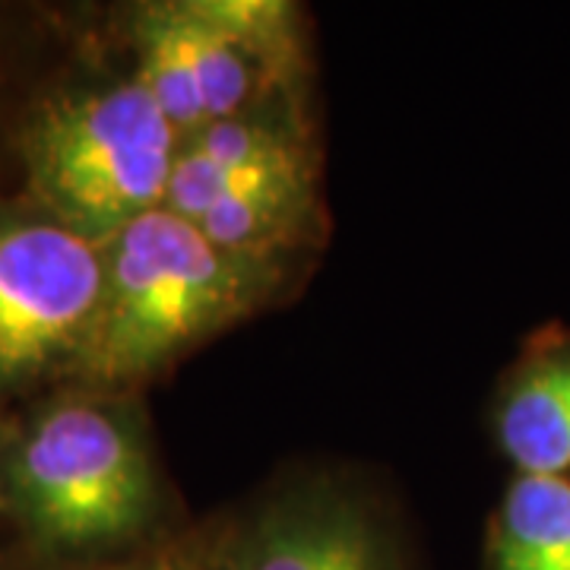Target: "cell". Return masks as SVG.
Returning <instances> with one entry per match:
<instances>
[{
	"label": "cell",
	"mask_w": 570,
	"mask_h": 570,
	"mask_svg": "<svg viewBox=\"0 0 570 570\" xmlns=\"http://www.w3.org/2000/svg\"><path fill=\"white\" fill-rule=\"evenodd\" d=\"M102 254V305L73 377L108 393L250 317L283 279V261L232 254L165 206L124 225Z\"/></svg>",
	"instance_id": "obj_1"
},
{
	"label": "cell",
	"mask_w": 570,
	"mask_h": 570,
	"mask_svg": "<svg viewBox=\"0 0 570 570\" xmlns=\"http://www.w3.org/2000/svg\"><path fill=\"white\" fill-rule=\"evenodd\" d=\"M0 501L51 554L96 558L137 542L159 513L137 409L92 387L48 400L0 441Z\"/></svg>",
	"instance_id": "obj_2"
},
{
	"label": "cell",
	"mask_w": 570,
	"mask_h": 570,
	"mask_svg": "<svg viewBox=\"0 0 570 570\" xmlns=\"http://www.w3.org/2000/svg\"><path fill=\"white\" fill-rule=\"evenodd\" d=\"M181 134L130 73L48 96L20 137L26 200L105 245L163 206Z\"/></svg>",
	"instance_id": "obj_3"
},
{
	"label": "cell",
	"mask_w": 570,
	"mask_h": 570,
	"mask_svg": "<svg viewBox=\"0 0 570 570\" xmlns=\"http://www.w3.org/2000/svg\"><path fill=\"white\" fill-rule=\"evenodd\" d=\"M102 245L29 200H0V400L80 365L99 317Z\"/></svg>",
	"instance_id": "obj_4"
},
{
	"label": "cell",
	"mask_w": 570,
	"mask_h": 570,
	"mask_svg": "<svg viewBox=\"0 0 570 570\" xmlns=\"http://www.w3.org/2000/svg\"><path fill=\"white\" fill-rule=\"evenodd\" d=\"M223 570H403L396 546L362 498L302 485L269 498L223 532Z\"/></svg>",
	"instance_id": "obj_5"
},
{
	"label": "cell",
	"mask_w": 570,
	"mask_h": 570,
	"mask_svg": "<svg viewBox=\"0 0 570 570\" xmlns=\"http://www.w3.org/2000/svg\"><path fill=\"white\" fill-rule=\"evenodd\" d=\"M498 448L517 475L570 472V333L535 336L494 403Z\"/></svg>",
	"instance_id": "obj_6"
},
{
	"label": "cell",
	"mask_w": 570,
	"mask_h": 570,
	"mask_svg": "<svg viewBox=\"0 0 570 570\" xmlns=\"http://www.w3.org/2000/svg\"><path fill=\"white\" fill-rule=\"evenodd\" d=\"M314 219V175L311 165H298L257 171L238 181L197 228L232 254L283 261L285 247L298 245Z\"/></svg>",
	"instance_id": "obj_7"
},
{
	"label": "cell",
	"mask_w": 570,
	"mask_h": 570,
	"mask_svg": "<svg viewBox=\"0 0 570 570\" xmlns=\"http://www.w3.org/2000/svg\"><path fill=\"white\" fill-rule=\"evenodd\" d=\"M485 570H570V479L517 475L491 517Z\"/></svg>",
	"instance_id": "obj_8"
},
{
	"label": "cell",
	"mask_w": 570,
	"mask_h": 570,
	"mask_svg": "<svg viewBox=\"0 0 570 570\" xmlns=\"http://www.w3.org/2000/svg\"><path fill=\"white\" fill-rule=\"evenodd\" d=\"M134 77L153 96V102L159 105L168 124L181 134V140L197 134L206 124L204 102L171 17V3L140 7V13L134 17Z\"/></svg>",
	"instance_id": "obj_9"
},
{
	"label": "cell",
	"mask_w": 570,
	"mask_h": 570,
	"mask_svg": "<svg viewBox=\"0 0 570 570\" xmlns=\"http://www.w3.org/2000/svg\"><path fill=\"white\" fill-rule=\"evenodd\" d=\"M153 570H223V535L190 532L153 554Z\"/></svg>",
	"instance_id": "obj_10"
},
{
	"label": "cell",
	"mask_w": 570,
	"mask_h": 570,
	"mask_svg": "<svg viewBox=\"0 0 570 570\" xmlns=\"http://www.w3.org/2000/svg\"><path fill=\"white\" fill-rule=\"evenodd\" d=\"M77 570H153V554H149V558H137V561H127V564H99V568Z\"/></svg>",
	"instance_id": "obj_11"
},
{
	"label": "cell",
	"mask_w": 570,
	"mask_h": 570,
	"mask_svg": "<svg viewBox=\"0 0 570 570\" xmlns=\"http://www.w3.org/2000/svg\"><path fill=\"white\" fill-rule=\"evenodd\" d=\"M0 441H3V434H0ZM0 508H3V501H0Z\"/></svg>",
	"instance_id": "obj_12"
}]
</instances>
